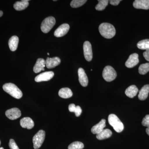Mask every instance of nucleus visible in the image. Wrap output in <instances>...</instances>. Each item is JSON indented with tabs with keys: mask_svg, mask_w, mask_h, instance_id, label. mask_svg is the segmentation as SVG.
<instances>
[{
	"mask_svg": "<svg viewBox=\"0 0 149 149\" xmlns=\"http://www.w3.org/2000/svg\"><path fill=\"white\" fill-rule=\"evenodd\" d=\"M99 30L102 36L106 39H111L115 35V28L110 23H102L99 26Z\"/></svg>",
	"mask_w": 149,
	"mask_h": 149,
	"instance_id": "nucleus-1",
	"label": "nucleus"
},
{
	"mask_svg": "<svg viewBox=\"0 0 149 149\" xmlns=\"http://www.w3.org/2000/svg\"><path fill=\"white\" fill-rule=\"evenodd\" d=\"M4 91L8 93L15 98L19 99L22 96V93L21 90L13 83H6L3 86Z\"/></svg>",
	"mask_w": 149,
	"mask_h": 149,
	"instance_id": "nucleus-2",
	"label": "nucleus"
},
{
	"mask_svg": "<svg viewBox=\"0 0 149 149\" xmlns=\"http://www.w3.org/2000/svg\"><path fill=\"white\" fill-rule=\"evenodd\" d=\"M108 121L110 125L112 126L117 133H120L124 129L123 123L116 115L110 114L109 116Z\"/></svg>",
	"mask_w": 149,
	"mask_h": 149,
	"instance_id": "nucleus-3",
	"label": "nucleus"
},
{
	"mask_svg": "<svg viewBox=\"0 0 149 149\" xmlns=\"http://www.w3.org/2000/svg\"><path fill=\"white\" fill-rule=\"evenodd\" d=\"M102 76L107 82H111L116 78L117 73L112 67L107 65L104 68Z\"/></svg>",
	"mask_w": 149,
	"mask_h": 149,
	"instance_id": "nucleus-4",
	"label": "nucleus"
},
{
	"mask_svg": "<svg viewBox=\"0 0 149 149\" xmlns=\"http://www.w3.org/2000/svg\"><path fill=\"white\" fill-rule=\"evenodd\" d=\"M55 23L56 19L53 17H47L43 20L41 24V29L42 32L45 33H48L54 26Z\"/></svg>",
	"mask_w": 149,
	"mask_h": 149,
	"instance_id": "nucleus-5",
	"label": "nucleus"
},
{
	"mask_svg": "<svg viewBox=\"0 0 149 149\" xmlns=\"http://www.w3.org/2000/svg\"><path fill=\"white\" fill-rule=\"evenodd\" d=\"M45 132L43 130H40L33 138V143L35 149H38L41 147L45 141Z\"/></svg>",
	"mask_w": 149,
	"mask_h": 149,
	"instance_id": "nucleus-6",
	"label": "nucleus"
},
{
	"mask_svg": "<svg viewBox=\"0 0 149 149\" xmlns=\"http://www.w3.org/2000/svg\"><path fill=\"white\" fill-rule=\"evenodd\" d=\"M83 51L85 59L88 61H91L93 59V54L92 45L88 41H86L83 44Z\"/></svg>",
	"mask_w": 149,
	"mask_h": 149,
	"instance_id": "nucleus-7",
	"label": "nucleus"
},
{
	"mask_svg": "<svg viewBox=\"0 0 149 149\" xmlns=\"http://www.w3.org/2000/svg\"><path fill=\"white\" fill-rule=\"evenodd\" d=\"M6 115L10 120H15L21 116V112L17 108H13L7 110Z\"/></svg>",
	"mask_w": 149,
	"mask_h": 149,
	"instance_id": "nucleus-8",
	"label": "nucleus"
},
{
	"mask_svg": "<svg viewBox=\"0 0 149 149\" xmlns=\"http://www.w3.org/2000/svg\"><path fill=\"white\" fill-rule=\"evenodd\" d=\"M54 76V72L52 71H47L43 72L36 76L35 81L37 82L47 81L50 80Z\"/></svg>",
	"mask_w": 149,
	"mask_h": 149,
	"instance_id": "nucleus-9",
	"label": "nucleus"
},
{
	"mask_svg": "<svg viewBox=\"0 0 149 149\" xmlns=\"http://www.w3.org/2000/svg\"><path fill=\"white\" fill-rule=\"evenodd\" d=\"M139 62V55L136 53L133 54L129 56L125 65L128 68H132L137 65Z\"/></svg>",
	"mask_w": 149,
	"mask_h": 149,
	"instance_id": "nucleus-10",
	"label": "nucleus"
},
{
	"mask_svg": "<svg viewBox=\"0 0 149 149\" xmlns=\"http://www.w3.org/2000/svg\"><path fill=\"white\" fill-rule=\"evenodd\" d=\"M70 29V26L68 24H63L58 27L54 32V35L57 37L64 36L68 32Z\"/></svg>",
	"mask_w": 149,
	"mask_h": 149,
	"instance_id": "nucleus-11",
	"label": "nucleus"
},
{
	"mask_svg": "<svg viewBox=\"0 0 149 149\" xmlns=\"http://www.w3.org/2000/svg\"><path fill=\"white\" fill-rule=\"evenodd\" d=\"M78 74L80 84L83 87H87L88 85V79L84 70L81 68H79L78 70Z\"/></svg>",
	"mask_w": 149,
	"mask_h": 149,
	"instance_id": "nucleus-12",
	"label": "nucleus"
},
{
	"mask_svg": "<svg viewBox=\"0 0 149 149\" xmlns=\"http://www.w3.org/2000/svg\"><path fill=\"white\" fill-rule=\"evenodd\" d=\"M133 6L136 9H149V0H136L133 3Z\"/></svg>",
	"mask_w": 149,
	"mask_h": 149,
	"instance_id": "nucleus-13",
	"label": "nucleus"
},
{
	"mask_svg": "<svg viewBox=\"0 0 149 149\" xmlns=\"http://www.w3.org/2000/svg\"><path fill=\"white\" fill-rule=\"evenodd\" d=\"M61 63V59L57 57L51 58L48 57L46 61V65L48 68H54L59 65Z\"/></svg>",
	"mask_w": 149,
	"mask_h": 149,
	"instance_id": "nucleus-14",
	"label": "nucleus"
},
{
	"mask_svg": "<svg viewBox=\"0 0 149 149\" xmlns=\"http://www.w3.org/2000/svg\"><path fill=\"white\" fill-rule=\"evenodd\" d=\"M46 65V61L44 59L39 58L37 60L36 64L33 68V70L35 73H39L42 70H45Z\"/></svg>",
	"mask_w": 149,
	"mask_h": 149,
	"instance_id": "nucleus-15",
	"label": "nucleus"
},
{
	"mask_svg": "<svg viewBox=\"0 0 149 149\" xmlns=\"http://www.w3.org/2000/svg\"><path fill=\"white\" fill-rule=\"evenodd\" d=\"M106 126V120L102 119L97 124L92 127L91 129L92 133L94 134H98L104 130Z\"/></svg>",
	"mask_w": 149,
	"mask_h": 149,
	"instance_id": "nucleus-16",
	"label": "nucleus"
},
{
	"mask_svg": "<svg viewBox=\"0 0 149 149\" xmlns=\"http://www.w3.org/2000/svg\"><path fill=\"white\" fill-rule=\"evenodd\" d=\"M20 125L23 128L31 129L34 126L33 120L29 117H24L20 120Z\"/></svg>",
	"mask_w": 149,
	"mask_h": 149,
	"instance_id": "nucleus-17",
	"label": "nucleus"
},
{
	"mask_svg": "<svg viewBox=\"0 0 149 149\" xmlns=\"http://www.w3.org/2000/svg\"><path fill=\"white\" fill-rule=\"evenodd\" d=\"M138 92H139V89L136 85H132L129 86L126 89L125 94L126 95L129 97L133 98L137 95Z\"/></svg>",
	"mask_w": 149,
	"mask_h": 149,
	"instance_id": "nucleus-18",
	"label": "nucleus"
},
{
	"mask_svg": "<svg viewBox=\"0 0 149 149\" xmlns=\"http://www.w3.org/2000/svg\"><path fill=\"white\" fill-rule=\"evenodd\" d=\"M28 1H29V0H23L20 1L16 2L14 4V8L17 11L24 10L29 6V3Z\"/></svg>",
	"mask_w": 149,
	"mask_h": 149,
	"instance_id": "nucleus-19",
	"label": "nucleus"
},
{
	"mask_svg": "<svg viewBox=\"0 0 149 149\" xmlns=\"http://www.w3.org/2000/svg\"><path fill=\"white\" fill-rule=\"evenodd\" d=\"M19 43L18 37L16 36H12L9 40L8 45L10 49L12 52L16 51Z\"/></svg>",
	"mask_w": 149,
	"mask_h": 149,
	"instance_id": "nucleus-20",
	"label": "nucleus"
},
{
	"mask_svg": "<svg viewBox=\"0 0 149 149\" xmlns=\"http://www.w3.org/2000/svg\"><path fill=\"white\" fill-rule=\"evenodd\" d=\"M149 93V85H144L139 91V98L141 100H146L148 96Z\"/></svg>",
	"mask_w": 149,
	"mask_h": 149,
	"instance_id": "nucleus-21",
	"label": "nucleus"
},
{
	"mask_svg": "<svg viewBox=\"0 0 149 149\" xmlns=\"http://www.w3.org/2000/svg\"><path fill=\"white\" fill-rule=\"evenodd\" d=\"M58 95L61 97L67 99L72 97V93L71 90L69 88H63L59 91Z\"/></svg>",
	"mask_w": 149,
	"mask_h": 149,
	"instance_id": "nucleus-22",
	"label": "nucleus"
},
{
	"mask_svg": "<svg viewBox=\"0 0 149 149\" xmlns=\"http://www.w3.org/2000/svg\"><path fill=\"white\" fill-rule=\"evenodd\" d=\"M112 134L111 131L109 129H104L100 133L97 134L96 137L98 140H104L110 138Z\"/></svg>",
	"mask_w": 149,
	"mask_h": 149,
	"instance_id": "nucleus-23",
	"label": "nucleus"
},
{
	"mask_svg": "<svg viewBox=\"0 0 149 149\" xmlns=\"http://www.w3.org/2000/svg\"><path fill=\"white\" fill-rule=\"evenodd\" d=\"M137 47L142 50H149V39L141 40L137 44Z\"/></svg>",
	"mask_w": 149,
	"mask_h": 149,
	"instance_id": "nucleus-24",
	"label": "nucleus"
},
{
	"mask_svg": "<svg viewBox=\"0 0 149 149\" xmlns=\"http://www.w3.org/2000/svg\"><path fill=\"white\" fill-rule=\"evenodd\" d=\"M98 3L96 5V10L101 11L104 10L108 4L109 1L108 0H98Z\"/></svg>",
	"mask_w": 149,
	"mask_h": 149,
	"instance_id": "nucleus-25",
	"label": "nucleus"
},
{
	"mask_svg": "<svg viewBox=\"0 0 149 149\" xmlns=\"http://www.w3.org/2000/svg\"><path fill=\"white\" fill-rule=\"evenodd\" d=\"M139 73L141 74H145L149 71V63L140 65L139 68Z\"/></svg>",
	"mask_w": 149,
	"mask_h": 149,
	"instance_id": "nucleus-26",
	"label": "nucleus"
},
{
	"mask_svg": "<svg viewBox=\"0 0 149 149\" xmlns=\"http://www.w3.org/2000/svg\"><path fill=\"white\" fill-rule=\"evenodd\" d=\"M84 147L83 143L79 141H75L68 146V149H83Z\"/></svg>",
	"mask_w": 149,
	"mask_h": 149,
	"instance_id": "nucleus-27",
	"label": "nucleus"
},
{
	"mask_svg": "<svg viewBox=\"0 0 149 149\" xmlns=\"http://www.w3.org/2000/svg\"><path fill=\"white\" fill-rule=\"evenodd\" d=\"M87 1L86 0H73L70 3V6L73 8H77L83 5Z\"/></svg>",
	"mask_w": 149,
	"mask_h": 149,
	"instance_id": "nucleus-28",
	"label": "nucleus"
},
{
	"mask_svg": "<svg viewBox=\"0 0 149 149\" xmlns=\"http://www.w3.org/2000/svg\"><path fill=\"white\" fill-rule=\"evenodd\" d=\"M9 146L10 149H19L13 139H11L9 143Z\"/></svg>",
	"mask_w": 149,
	"mask_h": 149,
	"instance_id": "nucleus-29",
	"label": "nucleus"
},
{
	"mask_svg": "<svg viewBox=\"0 0 149 149\" xmlns=\"http://www.w3.org/2000/svg\"><path fill=\"white\" fill-rule=\"evenodd\" d=\"M142 123L143 126L149 128V114L147 115L144 118Z\"/></svg>",
	"mask_w": 149,
	"mask_h": 149,
	"instance_id": "nucleus-30",
	"label": "nucleus"
},
{
	"mask_svg": "<svg viewBox=\"0 0 149 149\" xmlns=\"http://www.w3.org/2000/svg\"><path fill=\"white\" fill-rule=\"evenodd\" d=\"M82 110L81 107L79 106H76V109L74 111V113H75V116L77 117L80 116L82 113Z\"/></svg>",
	"mask_w": 149,
	"mask_h": 149,
	"instance_id": "nucleus-31",
	"label": "nucleus"
},
{
	"mask_svg": "<svg viewBox=\"0 0 149 149\" xmlns=\"http://www.w3.org/2000/svg\"><path fill=\"white\" fill-rule=\"evenodd\" d=\"M75 109H76V106L74 104H71L69 105L68 106V109L70 112H74L75 111Z\"/></svg>",
	"mask_w": 149,
	"mask_h": 149,
	"instance_id": "nucleus-32",
	"label": "nucleus"
},
{
	"mask_svg": "<svg viewBox=\"0 0 149 149\" xmlns=\"http://www.w3.org/2000/svg\"><path fill=\"white\" fill-rule=\"evenodd\" d=\"M120 1H121V0H111L109 3L112 5L117 6Z\"/></svg>",
	"mask_w": 149,
	"mask_h": 149,
	"instance_id": "nucleus-33",
	"label": "nucleus"
},
{
	"mask_svg": "<svg viewBox=\"0 0 149 149\" xmlns=\"http://www.w3.org/2000/svg\"><path fill=\"white\" fill-rule=\"evenodd\" d=\"M143 55L147 61H149V50H146V52H144Z\"/></svg>",
	"mask_w": 149,
	"mask_h": 149,
	"instance_id": "nucleus-34",
	"label": "nucleus"
},
{
	"mask_svg": "<svg viewBox=\"0 0 149 149\" xmlns=\"http://www.w3.org/2000/svg\"><path fill=\"white\" fill-rule=\"evenodd\" d=\"M146 133L149 136V128H147L146 130Z\"/></svg>",
	"mask_w": 149,
	"mask_h": 149,
	"instance_id": "nucleus-35",
	"label": "nucleus"
},
{
	"mask_svg": "<svg viewBox=\"0 0 149 149\" xmlns=\"http://www.w3.org/2000/svg\"><path fill=\"white\" fill-rule=\"evenodd\" d=\"M3 15V12L2 11L0 10V17H1L2 16V15Z\"/></svg>",
	"mask_w": 149,
	"mask_h": 149,
	"instance_id": "nucleus-36",
	"label": "nucleus"
},
{
	"mask_svg": "<svg viewBox=\"0 0 149 149\" xmlns=\"http://www.w3.org/2000/svg\"><path fill=\"white\" fill-rule=\"evenodd\" d=\"M0 149H4L3 148H2V147H1V148H0Z\"/></svg>",
	"mask_w": 149,
	"mask_h": 149,
	"instance_id": "nucleus-37",
	"label": "nucleus"
},
{
	"mask_svg": "<svg viewBox=\"0 0 149 149\" xmlns=\"http://www.w3.org/2000/svg\"><path fill=\"white\" fill-rule=\"evenodd\" d=\"M47 54H48V55H49V53H48Z\"/></svg>",
	"mask_w": 149,
	"mask_h": 149,
	"instance_id": "nucleus-38",
	"label": "nucleus"
},
{
	"mask_svg": "<svg viewBox=\"0 0 149 149\" xmlns=\"http://www.w3.org/2000/svg\"><path fill=\"white\" fill-rule=\"evenodd\" d=\"M1 141H0V145H1Z\"/></svg>",
	"mask_w": 149,
	"mask_h": 149,
	"instance_id": "nucleus-39",
	"label": "nucleus"
}]
</instances>
